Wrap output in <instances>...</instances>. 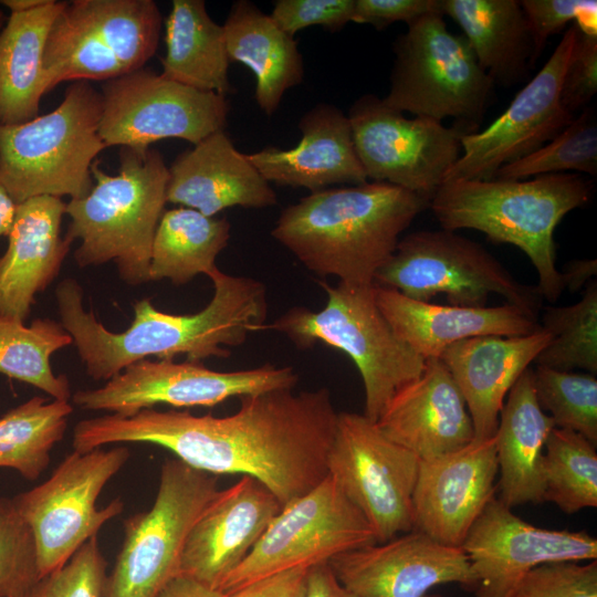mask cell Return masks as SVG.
I'll list each match as a JSON object with an SVG mask.
<instances>
[{
  "label": "cell",
  "instance_id": "39",
  "mask_svg": "<svg viewBox=\"0 0 597 597\" xmlns=\"http://www.w3.org/2000/svg\"><path fill=\"white\" fill-rule=\"evenodd\" d=\"M568 170L597 175V123L590 107L553 139L530 155L502 166L493 179L521 180Z\"/></svg>",
  "mask_w": 597,
  "mask_h": 597
},
{
  "label": "cell",
  "instance_id": "48",
  "mask_svg": "<svg viewBox=\"0 0 597 597\" xmlns=\"http://www.w3.org/2000/svg\"><path fill=\"white\" fill-rule=\"evenodd\" d=\"M308 568H293L258 579L222 597H306Z\"/></svg>",
  "mask_w": 597,
  "mask_h": 597
},
{
  "label": "cell",
  "instance_id": "52",
  "mask_svg": "<svg viewBox=\"0 0 597 597\" xmlns=\"http://www.w3.org/2000/svg\"><path fill=\"white\" fill-rule=\"evenodd\" d=\"M17 203L0 182V237L9 234L15 216Z\"/></svg>",
  "mask_w": 597,
  "mask_h": 597
},
{
  "label": "cell",
  "instance_id": "30",
  "mask_svg": "<svg viewBox=\"0 0 597 597\" xmlns=\"http://www.w3.org/2000/svg\"><path fill=\"white\" fill-rule=\"evenodd\" d=\"M222 27L230 62L243 63L253 72L255 102L271 116L284 93L303 80L297 42L248 0L233 2Z\"/></svg>",
  "mask_w": 597,
  "mask_h": 597
},
{
  "label": "cell",
  "instance_id": "33",
  "mask_svg": "<svg viewBox=\"0 0 597 597\" xmlns=\"http://www.w3.org/2000/svg\"><path fill=\"white\" fill-rule=\"evenodd\" d=\"M165 40L163 76L224 96L233 92L224 30L210 18L203 0L172 1Z\"/></svg>",
  "mask_w": 597,
  "mask_h": 597
},
{
  "label": "cell",
  "instance_id": "49",
  "mask_svg": "<svg viewBox=\"0 0 597 597\" xmlns=\"http://www.w3.org/2000/svg\"><path fill=\"white\" fill-rule=\"evenodd\" d=\"M306 597H357L335 577L328 563L308 569Z\"/></svg>",
  "mask_w": 597,
  "mask_h": 597
},
{
  "label": "cell",
  "instance_id": "36",
  "mask_svg": "<svg viewBox=\"0 0 597 597\" xmlns=\"http://www.w3.org/2000/svg\"><path fill=\"white\" fill-rule=\"evenodd\" d=\"M69 401L34 396L0 417V468L34 481L48 468L51 451L67 428Z\"/></svg>",
  "mask_w": 597,
  "mask_h": 597
},
{
  "label": "cell",
  "instance_id": "27",
  "mask_svg": "<svg viewBox=\"0 0 597 597\" xmlns=\"http://www.w3.org/2000/svg\"><path fill=\"white\" fill-rule=\"evenodd\" d=\"M66 202L40 196L17 205L0 256V315L25 321L43 292L59 275L72 241L61 237Z\"/></svg>",
  "mask_w": 597,
  "mask_h": 597
},
{
  "label": "cell",
  "instance_id": "40",
  "mask_svg": "<svg viewBox=\"0 0 597 597\" xmlns=\"http://www.w3.org/2000/svg\"><path fill=\"white\" fill-rule=\"evenodd\" d=\"M536 400L556 428L572 430L597 444V378L591 374L533 369Z\"/></svg>",
  "mask_w": 597,
  "mask_h": 597
},
{
  "label": "cell",
  "instance_id": "31",
  "mask_svg": "<svg viewBox=\"0 0 597 597\" xmlns=\"http://www.w3.org/2000/svg\"><path fill=\"white\" fill-rule=\"evenodd\" d=\"M441 13L462 30L481 69L494 84L528 80L534 42L517 0H441Z\"/></svg>",
  "mask_w": 597,
  "mask_h": 597
},
{
  "label": "cell",
  "instance_id": "37",
  "mask_svg": "<svg viewBox=\"0 0 597 597\" xmlns=\"http://www.w3.org/2000/svg\"><path fill=\"white\" fill-rule=\"evenodd\" d=\"M544 502L573 514L597 506L596 446L572 430L553 428L544 448Z\"/></svg>",
  "mask_w": 597,
  "mask_h": 597
},
{
  "label": "cell",
  "instance_id": "44",
  "mask_svg": "<svg viewBox=\"0 0 597 597\" xmlns=\"http://www.w3.org/2000/svg\"><path fill=\"white\" fill-rule=\"evenodd\" d=\"M520 4L533 38L535 61L547 40L568 23H575L586 34L597 35L596 0H522Z\"/></svg>",
  "mask_w": 597,
  "mask_h": 597
},
{
  "label": "cell",
  "instance_id": "34",
  "mask_svg": "<svg viewBox=\"0 0 597 597\" xmlns=\"http://www.w3.org/2000/svg\"><path fill=\"white\" fill-rule=\"evenodd\" d=\"M226 218L207 217L190 208L163 213L151 247L149 280L182 285L217 268L216 259L230 239Z\"/></svg>",
  "mask_w": 597,
  "mask_h": 597
},
{
  "label": "cell",
  "instance_id": "9",
  "mask_svg": "<svg viewBox=\"0 0 597 597\" xmlns=\"http://www.w3.org/2000/svg\"><path fill=\"white\" fill-rule=\"evenodd\" d=\"M161 14L151 0L63 2L43 53L46 94L64 81H111L154 56Z\"/></svg>",
  "mask_w": 597,
  "mask_h": 597
},
{
  "label": "cell",
  "instance_id": "22",
  "mask_svg": "<svg viewBox=\"0 0 597 597\" xmlns=\"http://www.w3.org/2000/svg\"><path fill=\"white\" fill-rule=\"evenodd\" d=\"M281 509L277 498L248 475L218 491L187 535L178 575L221 591Z\"/></svg>",
  "mask_w": 597,
  "mask_h": 597
},
{
  "label": "cell",
  "instance_id": "26",
  "mask_svg": "<svg viewBox=\"0 0 597 597\" xmlns=\"http://www.w3.org/2000/svg\"><path fill=\"white\" fill-rule=\"evenodd\" d=\"M168 171L167 201L207 217L235 206L261 209L277 202L269 182L224 129L180 154Z\"/></svg>",
  "mask_w": 597,
  "mask_h": 597
},
{
  "label": "cell",
  "instance_id": "25",
  "mask_svg": "<svg viewBox=\"0 0 597 597\" xmlns=\"http://www.w3.org/2000/svg\"><path fill=\"white\" fill-rule=\"evenodd\" d=\"M300 143L290 149L268 146L247 154L268 182L303 187L311 192L334 185H362L367 180L357 157L347 115L320 103L300 119Z\"/></svg>",
  "mask_w": 597,
  "mask_h": 597
},
{
  "label": "cell",
  "instance_id": "43",
  "mask_svg": "<svg viewBox=\"0 0 597 597\" xmlns=\"http://www.w3.org/2000/svg\"><path fill=\"white\" fill-rule=\"evenodd\" d=\"M510 597H597V559L542 564L519 582Z\"/></svg>",
  "mask_w": 597,
  "mask_h": 597
},
{
  "label": "cell",
  "instance_id": "28",
  "mask_svg": "<svg viewBox=\"0 0 597 597\" xmlns=\"http://www.w3.org/2000/svg\"><path fill=\"white\" fill-rule=\"evenodd\" d=\"M377 305L397 336L425 359L439 358L451 344L475 336H524L542 328L536 317L500 306L438 305L375 285Z\"/></svg>",
  "mask_w": 597,
  "mask_h": 597
},
{
  "label": "cell",
  "instance_id": "7",
  "mask_svg": "<svg viewBox=\"0 0 597 597\" xmlns=\"http://www.w3.org/2000/svg\"><path fill=\"white\" fill-rule=\"evenodd\" d=\"M318 283L327 295L324 308L292 307L264 329L284 334L298 348L322 342L346 353L364 384V415L376 422L395 394L421 375L427 359L394 332L377 305L375 284Z\"/></svg>",
  "mask_w": 597,
  "mask_h": 597
},
{
  "label": "cell",
  "instance_id": "41",
  "mask_svg": "<svg viewBox=\"0 0 597 597\" xmlns=\"http://www.w3.org/2000/svg\"><path fill=\"white\" fill-rule=\"evenodd\" d=\"M39 578L33 534L12 499L0 498V597H18Z\"/></svg>",
  "mask_w": 597,
  "mask_h": 597
},
{
  "label": "cell",
  "instance_id": "8",
  "mask_svg": "<svg viewBox=\"0 0 597 597\" xmlns=\"http://www.w3.org/2000/svg\"><path fill=\"white\" fill-rule=\"evenodd\" d=\"M407 28L392 45L395 61L385 104L438 122L451 117L465 133L478 132L493 103L495 84L464 35L451 33L439 12Z\"/></svg>",
  "mask_w": 597,
  "mask_h": 597
},
{
  "label": "cell",
  "instance_id": "3",
  "mask_svg": "<svg viewBox=\"0 0 597 597\" xmlns=\"http://www.w3.org/2000/svg\"><path fill=\"white\" fill-rule=\"evenodd\" d=\"M428 207L420 196L388 182L326 188L287 206L271 234L315 274L366 286Z\"/></svg>",
  "mask_w": 597,
  "mask_h": 597
},
{
  "label": "cell",
  "instance_id": "16",
  "mask_svg": "<svg viewBox=\"0 0 597 597\" xmlns=\"http://www.w3.org/2000/svg\"><path fill=\"white\" fill-rule=\"evenodd\" d=\"M101 94L98 135L105 147L148 148L166 138L197 145L224 129L230 111L224 95L144 69L107 81Z\"/></svg>",
  "mask_w": 597,
  "mask_h": 597
},
{
  "label": "cell",
  "instance_id": "20",
  "mask_svg": "<svg viewBox=\"0 0 597 597\" xmlns=\"http://www.w3.org/2000/svg\"><path fill=\"white\" fill-rule=\"evenodd\" d=\"M337 580L357 597H442L431 589L459 584L473 590L474 577L461 547L410 531L333 557Z\"/></svg>",
  "mask_w": 597,
  "mask_h": 597
},
{
  "label": "cell",
  "instance_id": "10",
  "mask_svg": "<svg viewBox=\"0 0 597 597\" xmlns=\"http://www.w3.org/2000/svg\"><path fill=\"white\" fill-rule=\"evenodd\" d=\"M374 284L422 302L443 293L449 305L464 307L486 306L496 294L536 318L543 301L536 286L519 282L480 243L444 229L401 238Z\"/></svg>",
  "mask_w": 597,
  "mask_h": 597
},
{
  "label": "cell",
  "instance_id": "23",
  "mask_svg": "<svg viewBox=\"0 0 597 597\" xmlns=\"http://www.w3.org/2000/svg\"><path fill=\"white\" fill-rule=\"evenodd\" d=\"M381 432L420 460L460 450L474 440L464 398L439 358L402 387L376 421Z\"/></svg>",
  "mask_w": 597,
  "mask_h": 597
},
{
  "label": "cell",
  "instance_id": "54",
  "mask_svg": "<svg viewBox=\"0 0 597 597\" xmlns=\"http://www.w3.org/2000/svg\"><path fill=\"white\" fill-rule=\"evenodd\" d=\"M4 19H6V17H4L3 12L0 11V30H1L2 27H3V23H4L3 21H4Z\"/></svg>",
  "mask_w": 597,
  "mask_h": 597
},
{
  "label": "cell",
  "instance_id": "2",
  "mask_svg": "<svg viewBox=\"0 0 597 597\" xmlns=\"http://www.w3.org/2000/svg\"><path fill=\"white\" fill-rule=\"evenodd\" d=\"M209 276L213 296L195 314H169L157 310L150 298L137 301L134 320L124 332H111L83 306V289L72 277L55 289L61 324L73 338L86 374L109 380L127 366L156 357L188 362L227 358L230 347L242 345L249 335L265 328L266 289L258 280L233 276L218 268Z\"/></svg>",
  "mask_w": 597,
  "mask_h": 597
},
{
  "label": "cell",
  "instance_id": "15",
  "mask_svg": "<svg viewBox=\"0 0 597 597\" xmlns=\"http://www.w3.org/2000/svg\"><path fill=\"white\" fill-rule=\"evenodd\" d=\"M347 117L367 180L401 187L428 202L459 159L468 134L431 118H408L374 94L356 100Z\"/></svg>",
  "mask_w": 597,
  "mask_h": 597
},
{
  "label": "cell",
  "instance_id": "24",
  "mask_svg": "<svg viewBox=\"0 0 597 597\" xmlns=\"http://www.w3.org/2000/svg\"><path fill=\"white\" fill-rule=\"evenodd\" d=\"M549 339L551 335L541 328L524 336L470 337L442 352L439 359L464 398L475 441L495 436L509 391Z\"/></svg>",
  "mask_w": 597,
  "mask_h": 597
},
{
  "label": "cell",
  "instance_id": "46",
  "mask_svg": "<svg viewBox=\"0 0 597 597\" xmlns=\"http://www.w3.org/2000/svg\"><path fill=\"white\" fill-rule=\"evenodd\" d=\"M597 92V35L577 28L576 40L563 77L561 100L564 107L575 115L587 107Z\"/></svg>",
  "mask_w": 597,
  "mask_h": 597
},
{
  "label": "cell",
  "instance_id": "12",
  "mask_svg": "<svg viewBox=\"0 0 597 597\" xmlns=\"http://www.w3.org/2000/svg\"><path fill=\"white\" fill-rule=\"evenodd\" d=\"M129 455L126 447L73 450L46 481L12 498L33 534L40 577L62 567L107 521L122 513L121 498L101 509L96 501Z\"/></svg>",
  "mask_w": 597,
  "mask_h": 597
},
{
  "label": "cell",
  "instance_id": "35",
  "mask_svg": "<svg viewBox=\"0 0 597 597\" xmlns=\"http://www.w3.org/2000/svg\"><path fill=\"white\" fill-rule=\"evenodd\" d=\"M73 344L61 322L35 318L27 326L23 321L0 315V374L29 384L54 400L69 401L70 381L55 375L51 356Z\"/></svg>",
  "mask_w": 597,
  "mask_h": 597
},
{
  "label": "cell",
  "instance_id": "42",
  "mask_svg": "<svg viewBox=\"0 0 597 597\" xmlns=\"http://www.w3.org/2000/svg\"><path fill=\"white\" fill-rule=\"evenodd\" d=\"M107 561L94 536L59 569L40 577L18 597H104Z\"/></svg>",
  "mask_w": 597,
  "mask_h": 597
},
{
  "label": "cell",
  "instance_id": "53",
  "mask_svg": "<svg viewBox=\"0 0 597 597\" xmlns=\"http://www.w3.org/2000/svg\"><path fill=\"white\" fill-rule=\"evenodd\" d=\"M48 0H1L0 3L10 9L11 12H24L39 8Z\"/></svg>",
  "mask_w": 597,
  "mask_h": 597
},
{
  "label": "cell",
  "instance_id": "21",
  "mask_svg": "<svg viewBox=\"0 0 597 597\" xmlns=\"http://www.w3.org/2000/svg\"><path fill=\"white\" fill-rule=\"evenodd\" d=\"M499 472L494 437L420 460L412 496L413 530L461 547L470 527L494 498Z\"/></svg>",
  "mask_w": 597,
  "mask_h": 597
},
{
  "label": "cell",
  "instance_id": "13",
  "mask_svg": "<svg viewBox=\"0 0 597 597\" xmlns=\"http://www.w3.org/2000/svg\"><path fill=\"white\" fill-rule=\"evenodd\" d=\"M376 543L363 513L327 474L307 493L282 506L252 551L226 578L221 591L289 569H310Z\"/></svg>",
  "mask_w": 597,
  "mask_h": 597
},
{
  "label": "cell",
  "instance_id": "29",
  "mask_svg": "<svg viewBox=\"0 0 597 597\" xmlns=\"http://www.w3.org/2000/svg\"><path fill=\"white\" fill-rule=\"evenodd\" d=\"M553 428V419L536 400L528 367L509 391L494 436L500 472L496 489L507 507L544 502V448Z\"/></svg>",
  "mask_w": 597,
  "mask_h": 597
},
{
  "label": "cell",
  "instance_id": "38",
  "mask_svg": "<svg viewBox=\"0 0 597 597\" xmlns=\"http://www.w3.org/2000/svg\"><path fill=\"white\" fill-rule=\"evenodd\" d=\"M540 324L551 335V339L534 359L536 366L561 371L580 368L596 376V282L587 286L575 304L545 307Z\"/></svg>",
  "mask_w": 597,
  "mask_h": 597
},
{
  "label": "cell",
  "instance_id": "14",
  "mask_svg": "<svg viewBox=\"0 0 597 597\" xmlns=\"http://www.w3.org/2000/svg\"><path fill=\"white\" fill-rule=\"evenodd\" d=\"M420 459L364 413L342 411L327 455L328 474L363 513L377 543L413 531Z\"/></svg>",
  "mask_w": 597,
  "mask_h": 597
},
{
  "label": "cell",
  "instance_id": "51",
  "mask_svg": "<svg viewBox=\"0 0 597 597\" xmlns=\"http://www.w3.org/2000/svg\"><path fill=\"white\" fill-rule=\"evenodd\" d=\"M564 289L570 292L580 290L584 284L597 273V261L595 259L574 260L565 265L561 271Z\"/></svg>",
  "mask_w": 597,
  "mask_h": 597
},
{
  "label": "cell",
  "instance_id": "45",
  "mask_svg": "<svg viewBox=\"0 0 597 597\" xmlns=\"http://www.w3.org/2000/svg\"><path fill=\"white\" fill-rule=\"evenodd\" d=\"M355 0H277L270 14L289 35L312 25L338 32L352 22Z\"/></svg>",
  "mask_w": 597,
  "mask_h": 597
},
{
  "label": "cell",
  "instance_id": "50",
  "mask_svg": "<svg viewBox=\"0 0 597 597\" xmlns=\"http://www.w3.org/2000/svg\"><path fill=\"white\" fill-rule=\"evenodd\" d=\"M222 594L191 577L177 575L163 587L156 597H222Z\"/></svg>",
  "mask_w": 597,
  "mask_h": 597
},
{
  "label": "cell",
  "instance_id": "6",
  "mask_svg": "<svg viewBox=\"0 0 597 597\" xmlns=\"http://www.w3.org/2000/svg\"><path fill=\"white\" fill-rule=\"evenodd\" d=\"M101 116L102 94L87 81H75L51 113L0 126V182L17 205L90 192L91 167L106 148L98 135Z\"/></svg>",
  "mask_w": 597,
  "mask_h": 597
},
{
  "label": "cell",
  "instance_id": "4",
  "mask_svg": "<svg viewBox=\"0 0 597 597\" xmlns=\"http://www.w3.org/2000/svg\"><path fill=\"white\" fill-rule=\"evenodd\" d=\"M593 192L591 180L576 172L521 180L457 179L439 187L429 208L444 230L472 229L494 243L517 247L536 270L543 300L554 303L565 290L554 231L568 212L589 202Z\"/></svg>",
  "mask_w": 597,
  "mask_h": 597
},
{
  "label": "cell",
  "instance_id": "11",
  "mask_svg": "<svg viewBox=\"0 0 597 597\" xmlns=\"http://www.w3.org/2000/svg\"><path fill=\"white\" fill-rule=\"evenodd\" d=\"M217 484V475L167 459L153 506L124 521V542L104 597H156L178 575L187 535L218 493Z\"/></svg>",
  "mask_w": 597,
  "mask_h": 597
},
{
  "label": "cell",
  "instance_id": "19",
  "mask_svg": "<svg viewBox=\"0 0 597 597\" xmlns=\"http://www.w3.org/2000/svg\"><path fill=\"white\" fill-rule=\"evenodd\" d=\"M461 548L470 562L476 597H510L531 569L545 563L597 559V540L587 532L534 526L495 496L470 527Z\"/></svg>",
  "mask_w": 597,
  "mask_h": 597
},
{
  "label": "cell",
  "instance_id": "47",
  "mask_svg": "<svg viewBox=\"0 0 597 597\" xmlns=\"http://www.w3.org/2000/svg\"><path fill=\"white\" fill-rule=\"evenodd\" d=\"M433 12L441 13V0H355L352 22L381 31L395 22L408 25Z\"/></svg>",
  "mask_w": 597,
  "mask_h": 597
},
{
  "label": "cell",
  "instance_id": "32",
  "mask_svg": "<svg viewBox=\"0 0 597 597\" xmlns=\"http://www.w3.org/2000/svg\"><path fill=\"white\" fill-rule=\"evenodd\" d=\"M63 2L11 12L0 30V126L39 116L43 90V53L50 28Z\"/></svg>",
  "mask_w": 597,
  "mask_h": 597
},
{
  "label": "cell",
  "instance_id": "1",
  "mask_svg": "<svg viewBox=\"0 0 597 597\" xmlns=\"http://www.w3.org/2000/svg\"><path fill=\"white\" fill-rule=\"evenodd\" d=\"M337 416L327 388L280 389L241 397L226 417L147 408L84 419L72 446L86 452L119 442L157 444L195 469L254 478L284 506L328 474Z\"/></svg>",
  "mask_w": 597,
  "mask_h": 597
},
{
  "label": "cell",
  "instance_id": "18",
  "mask_svg": "<svg viewBox=\"0 0 597 597\" xmlns=\"http://www.w3.org/2000/svg\"><path fill=\"white\" fill-rule=\"evenodd\" d=\"M576 32L572 23L548 61L494 122L461 138V155L443 182L491 180L502 166L537 150L574 119L562 104L561 90Z\"/></svg>",
  "mask_w": 597,
  "mask_h": 597
},
{
  "label": "cell",
  "instance_id": "17",
  "mask_svg": "<svg viewBox=\"0 0 597 597\" xmlns=\"http://www.w3.org/2000/svg\"><path fill=\"white\" fill-rule=\"evenodd\" d=\"M297 381L290 366L216 371L197 362L146 358L127 366L101 388L76 391L73 402L84 410L130 416L160 404L213 407L231 397L293 389Z\"/></svg>",
  "mask_w": 597,
  "mask_h": 597
},
{
  "label": "cell",
  "instance_id": "5",
  "mask_svg": "<svg viewBox=\"0 0 597 597\" xmlns=\"http://www.w3.org/2000/svg\"><path fill=\"white\" fill-rule=\"evenodd\" d=\"M119 169L108 175L98 161L90 192L66 202L71 219L66 238L80 240V268L113 261L121 279L133 286L149 282L151 247L167 202L168 167L153 148L122 147Z\"/></svg>",
  "mask_w": 597,
  "mask_h": 597
}]
</instances>
